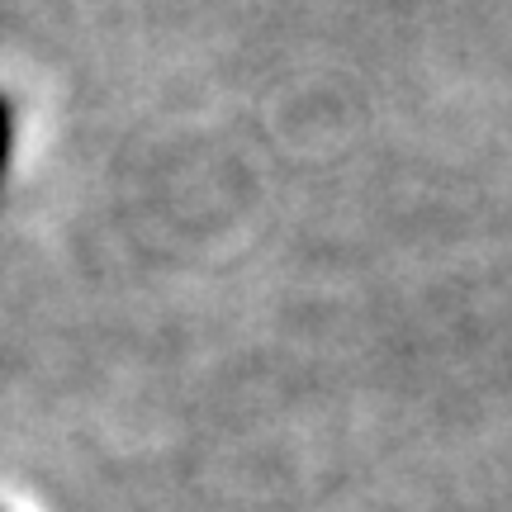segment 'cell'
I'll return each instance as SVG.
<instances>
[{
  "mask_svg": "<svg viewBox=\"0 0 512 512\" xmlns=\"http://www.w3.org/2000/svg\"><path fill=\"white\" fill-rule=\"evenodd\" d=\"M10 147H15V114H10V100L0 95V176L10 166Z\"/></svg>",
  "mask_w": 512,
  "mask_h": 512,
  "instance_id": "1",
  "label": "cell"
}]
</instances>
